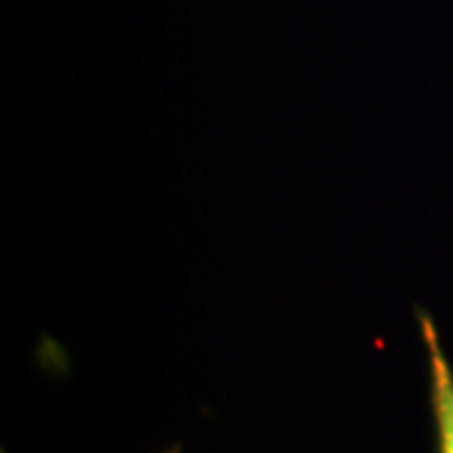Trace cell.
Returning <instances> with one entry per match:
<instances>
[{
	"mask_svg": "<svg viewBox=\"0 0 453 453\" xmlns=\"http://www.w3.org/2000/svg\"><path fill=\"white\" fill-rule=\"evenodd\" d=\"M416 317L426 347L428 401L437 433V451L453 453V367L441 344L433 315L424 309H416Z\"/></svg>",
	"mask_w": 453,
	"mask_h": 453,
	"instance_id": "1",
	"label": "cell"
},
{
	"mask_svg": "<svg viewBox=\"0 0 453 453\" xmlns=\"http://www.w3.org/2000/svg\"><path fill=\"white\" fill-rule=\"evenodd\" d=\"M162 453H183V447H180V445H173V447H168V449L162 451Z\"/></svg>",
	"mask_w": 453,
	"mask_h": 453,
	"instance_id": "2",
	"label": "cell"
}]
</instances>
